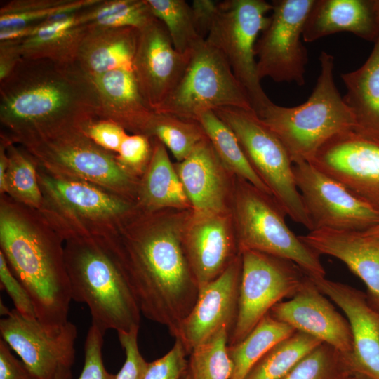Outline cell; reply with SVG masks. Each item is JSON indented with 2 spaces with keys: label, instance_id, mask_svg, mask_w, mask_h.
Wrapping results in <instances>:
<instances>
[{
  "label": "cell",
  "instance_id": "1",
  "mask_svg": "<svg viewBox=\"0 0 379 379\" xmlns=\"http://www.w3.org/2000/svg\"><path fill=\"white\" fill-rule=\"evenodd\" d=\"M156 212H138L111 237L141 314L175 338L199 286L190 267L183 231Z\"/></svg>",
  "mask_w": 379,
  "mask_h": 379
},
{
  "label": "cell",
  "instance_id": "2",
  "mask_svg": "<svg viewBox=\"0 0 379 379\" xmlns=\"http://www.w3.org/2000/svg\"><path fill=\"white\" fill-rule=\"evenodd\" d=\"M92 79L75 64L24 59L0 81V123L22 145L99 118Z\"/></svg>",
  "mask_w": 379,
  "mask_h": 379
},
{
  "label": "cell",
  "instance_id": "3",
  "mask_svg": "<svg viewBox=\"0 0 379 379\" xmlns=\"http://www.w3.org/2000/svg\"><path fill=\"white\" fill-rule=\"evenodd\" d=\"M0 248L51 332L68 321L72 300L64 241L36 209L0 194Z\"/></svg>",
  "mask_w": 379,
  "mask_h": 379
},
{
  "label": "cell",
  "instance_id": "4",
  "mask_svg": "<svg viewBox=\"0 0 379 379\" xmlns=\"http://www.w3.org/2000/svg\"><path fill=\"white\" fill-rule=\"evenodd\" d=\"M72 300L86 304L103 332L139 329L141 312L110 237L64 241Z\"/></svg>",
  "mask_w": 379,
  "mask_h": 379
},
{
  "label": "cell",
  "instance_id": "5",
  "mask_svg": "<svg viewBox=\"0 0 379 379\" xmlns=\"http://www.w3.org/2000/svg\"><path fill=\"white\" fill-rule=\"evenodd\" d=\"M319 60L320 72L305 102L288 107L272 102L258 114L282 142L293 164L310 162L331 138L357 130L354 114L334 82L333 56L322 51Z\"/></svg>",
  "mask_w": 379,
  "mask_h": 379
},
{
  "label": "cell",
  "instance_id": "6",
  "mask_svg": "<svg viewBox=\"0 0 379 379\" xmlns=\"http://www.w3.org/2000/svg\"><path fill=\"white\" fill-rule=\"evenodd\" d=\"M37 176L43 197L37 211L64 241L114 236L138 211L135 203L93 184L58 178L39 167Z\"/></svg>",
  "mask_w": 379,
  "mask_h": 379
},
{
  "label": "cell",
  "instance_id": "7",
  "mask_svg": "<svg viewBox=\"0 0 379 379\" xmlns=\"http://www.w3.org/2000/svg\"><path fill=\"white\" fill-rule=\"evenodd\" d=\"M81 126L69 127L20 146L37 167L51 175L86 182L135 203L138 178L120 166L115 154L86 135Z\"/></svg>",
  "mask_w": 379,
  "mask_h": 379
},
{
  "label": "cell",
  "instance_id": "8",
  "mask_svg": "<svg viewBox=\"0 0 379 379\" xmlns=\"http://www.w3.org/2000/svg\"><path fill=\"white\" fill-rule=\"evenodd\" d=\"M214 112L233 131L251 166L285 213L312 230L296 185L293 163L277 135L253 110L223 107Z\"/></svg>",
  "mask_w": 379,
  "mask_h": 379
},
{
  "label": "cell",
  "instance_id": "9",
  "mask_svg": "<svg viewBox=\"0 0 379 379\" xmlns=\"http://www.w3.org/2000/svg\"><path fill=\"white\" fill-rule=\"evenodd\" d=\"M239 252L251 250L290 260L309 276L324 277L319 255L286 225V215L274 198L242 180L235 200Z\"/></svg>",
  "mask_w": 379,
  "mask_h": 379
},
{
  "label": "cell",
  "instance_id": "10",
  "mask_svg": "<svg viewBox=\"0 0 379 379\" xmlns=\"http://www.w3.org/2000/svg\"><path fill=\"white\" fill-rule=\"evenodd\" d=\"M223 107L253 110L225 58L205 39L191 53L182 77L156 113L197 121L201 114Z\"/></svg>",
  "mask_w": 379,
  "mask_h": 379
},
{
  "label": "cell",
  "instance_id": "11",
  "mask_svg": "<svg viewBox=\"0 0 379 379\" xmlns=\"http://www.w3.org/2000/svg\"><path fill=\"white\" fill-rule=\"evenodd\" d=\"M272 10V3L265 0L220 1L206 38L225 58L257 114L272 102L260 84L255 53Z\"/></svg>",
  "mask_w": 379,
  "mask_h": 379
},
{
  "label": "cell",
  "instance_id": "12",
  "mask_svg": "<svg viewBox=\"0 0 379 379\" xmlns=\"http://www.w3.org/2000/svg\"><path fill=\"white\" fill-rule=\"evenodd\" d=\"M240 254L238 314L228 345L241 341L275 305L292 298L307 277L290 260L251 250Z\"/></svg>",
  "mask_w": 379,
  "mask_h": 379
},
{
  "label": "cell",
  "instance_id": "13",
  "mask_svg": "<svg viewBox=\"0 0 379 379\" xmlns=\"http://www.w3.org/2000/svg\"><path fill=\"white\" fill-rule=\"evenodd\" d=\"M315 0H276L255 47L257 72L275 82L305 83L308 53L301 38Z\"/></svg>",
  "mask_w": 379,
  "mask_h": 379
},
{
  "label": "cell",
  "instance_id": "14",
  "mask_svg": "<svg viewBox=\"0 0 379 379\" xmlns=\"http://www.w3.org/2000/svg\"><path fill=\"white\" fill-rule=\"evenodd\" d=\"M293 173L312 230L365 232L379 225V209L311 163L293 164Z\"/></svg>",
  "mask_w": 379,
  "mask_h": 379
},
{
  "label": "cell",
  "instance_id": "15",
  "mask_svg": "<svg viewBox=\"0 0 379 379\" xmlns=\"http://www.w3.org/2000/svg\"><path fill=\"white\" fill-rule=\"evenodd\" d=\"M1 338L38 379H55L60 367L74 361L77 326L68 321L58 332L46 328L37 318H27L15 309L0 320Z\"/></svg>",
  "mask_w": 379,
  "mask_h": 379
},
{
  "label": "cell",
  "instance_id": "16",
  "mask_svg": "<svg viewBox=\"0 0 379 379\" xmlns=\"http://www.w3.org/2000/svg\"><path fill=\"white\" fill-rule=\"evenodd\" d=\"M310 163L379 209V140L345 131L321 146Z\"/></svg>",
  "mask_w": 379,
  "mask_h": 379
},
{
  "label": "cell",
  "instance_id": "17",
  "mask_svg": "<svg viewBox=\"0 0 379 379\" xmlns=\"http://www.w3.org/2000/svg\"><path fill=\"white\" fill-rule=\"evenodd\" d=\"M190 56L175 48L158 19L138 30L132 73L141 95L155 112L180 80Z\"/></svg>",
  "mask_w": 379,
  "mask_h": 379
},
{
  "label": "cell",
  "instance_id": "18",
  "mask_svg": "<svg viewBox=\"0 0 379 379\" xmlns=\"http://www.w3.org/2000/svg\"><path fill=\"white\" fill-rule=\"evenodd\" d=\"M241 272L240 254L218 277L199 288L196 302L175 338L188 355L220 328H227L231 333L238 314Z\"/></svg>",
  "mask_w": 379,
  "mask_h": 379
},
{
  "label": "cell",
  "instance_id": "19",
  "mask_svg": "<svg viewBox=\"0 0 379 379\" xmlns=\"http://www.w3.org/2000/svg\"><path fill=\"white\" fill-rule=\"evenodd\" d=\"M269 314L295 331L310 335L350 357L352 335L349 322L307 277L291 299L275 305Z\"/></svg>",
  "mask_w": 379,
  "mask_h": 379
},
{
  "label": "cell",
  "instance_id": "20",
  "mask_svg": "<svg viewBox=\"0 0 379 379\" xmlns=\"http://www.w3.org/2000/svg\"><path fill=\"white\" fill-rule=\"evenodd\" d=\"M310 277L342 310L349 322L353 343L350 361L354 373L379 379V310L355 288L325 277Z\"/></svg>",
  "mask_w": 379,
  "mask_h": 379
},
{
  "label": "cell",
  "instance_id": "21",
  "mask_svg": "<svg viewBox=\"0 0 379 379\" xmlns=\"http://www.w3.org/2000/svg\"><path fill=\"white\" fill-rule=\"evenodd\" d=\"M182 245L199 288L218 277L240 255L222 214L195 215Z\"/></svg>",
  "mask_w": 379,
  "mask_h": 379
},
{
  "label": "cell",
  "instance_id": "22",
  "mask_svg": "<svg viewBox=\"0 0 379 379\" xmlns=\"http://www.w3.org/2000/svg\"><path fill=\"white\" fill-rule=\"evenodd\" d=\"M318 255L343 262L366 286L368 298L379 310V239L363 232L314 230L300 236Z\"/></svg>",
  "mask_w": 379,
  "mask_h": 379
},
{
  "label": "cell",
  "instance_id": "23",
  "mask_svg": "<svg viewBox=\"0 0 379 379\" xmlns=\"http://www.w3.org/2000/svg\"><path fill=\"white\" fill-rule=\"evenodd\" d=\"M91 79L99 100V118L149 137L156 112L141 95L131 71L117 69Z\"/></svg>",
  "mask_w": 379,
  "mask_h": 379
},
{
  "label": "cell",
  "instance_id": "24",
  "mask_svg": "<svg viewBox=\"0 0 379 379\" xmlns=\"http://www.w3.org/2000/svg\"><path fill=\"white\" fill-rule=\"evenodd\" d=\"M339 32L376 41L379 36L378 0H315L305 24L303 41L313 42Z\"/></svg>",
  "mask_w": 379,
  "mask_h": 379
},
{
  "label": "cell",
  "instance_id": "25",
  "mask_svg": "<svg viewBox=\"0 0 379 379\" xmlns=\"http://www.w3.org/2000/svg\"><path fill=\"white\" fill-rule=\"evenodd\" d=\"M223 166L207 138L178 164L176 171L195 215L223 214L226 196Z\"/></svg>",
  "mask_w": 379,
  "mask_h": 379
},
{
  "label": "cell",
  "instance_id": "26",
  "mask_svg": "<svg viewBox=\"0 0 379 379\" xmlns=\"http://www.w3.org/2000/svg\"><path fill=\"white\" fill-rule=\"evenodd\" d=\"M81 10L53 15L20 39L22 58L47 59L64 65L77 63L79 46L89 29Z\"/></svg>",
  "mask_w": 379,
  "mask_h": 379
},
{
  "label": "cell",
  "instance_id": "27",
  "mask_svg": "<svg viewBox=\"0 0 379 379\" xmlns=\"http://www.w3.org/2000/svg\"><path fill=\"white\" fill-rule=\"evenodd\" d=\"M138 36V29L133 27H89L77 64L90 78L117 69L132 72Z\"/></svg>",
  "mask_w": 379,
  "mask_h": 379
},
{
  "label": "cell",
  "instance_id": "28",
  "mask_svg": "<svg viewBox=\"0 0 379 379\" xmlns=\"http://www.w3.org/2000/svg\"><path fill=\"white\" fill-rule=\"evenodd\" d=\"M150 138L152 152L149 163L138 182L137 207L142 212L185 207L190 203L166 147L157 138Z\"/></svg>",
  "mask_w": 379,
  "mask_h": 379
},
{
  "label": "cell",
  "instance_id": "29",
  "mask_svg": "<svg viewBox=\"0 0 379 379\" xmlns=\"http://www.w3.org/2000/svg\"><path fill=\"white\" fill-rule=\"evenodd\" d=\"M341 79L346 88L343 98L354 114L356 131L379 140V36L366 61Z\"/></svg>",
  "mask_w": 379,
  "mask_h": 379
},
{
  "label": "cell",
  "instance_id": "30",
  "mask_svg": "<svg viewBox=\"0 0 379 379\" xmlns=\"http://www.w3.org/2000/svg\"><path fill=\"white\" fill-rule=\"evenodd\" d=\"M98 0H11L0 7V41L22 39L49 18L73 12Z\"/></svg>",
  "mask_w": 379,
  "mask_h": 379
},
{
  "label": "cell",
  "instance_id": "31",
  "mask_svg": "<svg viewBox=\"0 0 379 379\" xmlns=\"http://www.w3.org/2000/svg\"><path fill=\"white\" fill-rule=\"evenodd\" d=\"M295 331L293 328L268 313L241 341L228 345V353L233 364L230 379H244L274 345Z\"/></svg>",
  "mask_w": 379,
  "mask_h": 379
},
{
  "label": "cell",
  "instance_id": "32",
  "mask_svg": "<svg viewBox=\"0 0 379 379\" xmlns=\"http://www.w3.org/2000/svg\"><path fill=\"white\" fill-rule=\"evenodd\" d=\"M197 121L203 128L222 165L240 179L272 196L249 163L233 131L217 114L213 111H208L201 114Z\"/></svg>",
  "mask_w": 379,
  "mask_h": 379
},
{
  "label": "cell",
  "instance_id": "33",
  "mask_svg": "<svg viewBox=\"0 0 379 379\" xmlns=\"http://www.w3.org/2000/svg\"><path fill=\"white\" fill-rule=\"evenodd\" d=\"M321 342L295 331L274 345L244 379H284L298 363Z\"/></svg>",
  "mask_w": 379,
  "mask_h": 379
},
{
  "label": "cell",
  "instance_id": "34",
  "mask_svg": "<svg viewBox=\"0 0 379 379\" xmlns=\"http://www.w3.org/2000/svg\"><path fill=\"white\" fill-rule=\"evenodd\" d=\"M81 15L89 27H129L138 30L157 19L146 0H98L81 9Z\"/></svg>",
  "mask_w": 379,
  "mask_h": 379
},
{
  "label": "cell",
  "instance_id": "35",
  "mask_svg": "<svg viewBox=\"0 0 379 379\" xmlns=\"http://www.w3.org/2000/svg\"><path fill=\"white\" fill-rule=\"evenodd\" d=\"M8 140V165L4 194L27 206L39 210L43 197L38 180L36 164L21 146L18 147Z\"/></svg>",
  "mask_w": 379,
  "mask_h": 379
},
{
  "label": "cell",
  "instance_id": "36",
  "mask_svg": "<svg viewBox=\"0 0 379 379\" xmlns=\"http://www.w3.org/2000/svg\"><path fill=\"white\" fill-rule=\"evenodd\" d=\"M152 13L165 26L175 48L190 55L204 41L185 0H146Z\"/></svg>",
  "mask_w": 379,
  "mask_h": 379
},
{
  "label": "cell",
  "instance_id": "37",
  "mask_svg": "<svg viewBox=\"0 0 379 379\" xmlns=\"http://www.w3.org/2000/svg\"><path fill=\"white\" fill-rule=\"evenodd\" d=\"M230 331L222 328L194 347L188 359L190 379H230L233 364L228 353Z\"/></svg>",
  "mask_w": 379,
  "mask_h": 379
},
{
  "label": "cell",
  "instance_id": "38",
  "mask_svg": "<svg viewBox=\"0 0 379 379\" xmlns=\"http://www.w3.org/2000/svg\"><path fill=\"white\" fill-rule=\"evenodd\" d=\"M149 137L157 138L179 161L186 159L207 138L197 121L158 113L154 119Z\"/></svg>",
  "mask_w": 379,
  "mask_h": 379
},
{
  "label": "cell",
  "instance_id": "39",
  "mask_svg": "<svg viewBox=\"0 0 379 379\" xmlns=\"http://www.w3.org/2000/svg\"><path fill=\"white\" fill-rule=\"evenodd\" d=\"M354 374L349 356L321 343L284 379H350Z\"/></svg>",
  "mask_w": 379,
  "mask_h": 379
},
{
  "label": "cell",
  "instance_id": "40",
  "mask_svg": "<svg viewBox=\"0 0 379 379\" xmlns=\"http://www.w3.org/2000/svg\"><path fill=\"white\" fill-rule=\"evenodd\" d=\"M152 152L150 137L142 134L128 135L116 154V159L127 173L137 178L145 173Z\"/></svg>",
  "mask_w": 379,
  "mask_h": 379
},
{
  "label": "cell",
  "instance_id": "41",
  "mask_svg": "<svg viewBox=\"0 0 379 379\" xmlns=\"http://www.w3.org/2000/svg\"><path fill=\"white\" fill-rule=\"evenodd\" d=\"M105 333L91 323L85 340L84 367L78 379H116V375L107 371L102 360Z\"/></svg>",
  "mask_w": 379,
  "mask_h": 379
},
{
  "label": "cell",
  "instance_id": "42",
  "mask_svg": "<svg viewBox=\"0 0 379 379\" xmlns=\"http://www.w3.org/2000/svg\"><path fill=\"white\" fill-rule=\"evenodd\" d=\"M187 355L181 342L175 339L166 354L149 363L144 379H184L188 372Z\"/></svg>",
  "mask_w": 379,
  "mask_h": 379
},
{
  "label": "cell",
  "instance_id": "43",
  "mask_svg": "<svg viewBox=\"0 0 379 379\" xmlns=\"http://www.w3.org/2000/svg\"><path fill=\"white\" fill-rule=\"evenodd\" d=\"M83 132L93 142L102 149L117 154L128 135L120 125L109 120L95 118L84 123Z\"/></svg>",
  "mask_w": 379,
  "mask_h": 379
},
{
  "label": "cell",
  "instance_id": "44",
  "mask_svg": "<svg viewBox=\"0 0 379 379\" xmlns=\"http://www.w3.org/2000/svg\"><path fill=\"white\" fill-rule=\"evenodd\" d=\"M139 329L118 332V338L125 352L124 363L116 374V379H144L149 363L141 354L138 335Z\"/></svg>",
  "mask_w": 379,
  "mask_h": 379
},
{
  "label": "cell",
  "instance_id": "45",
  "mask_svg": "<svg viewBox=\"0 0 379 379\" xmlns=\"http://www.w3.org/2000/svg\"><path fill=\"white\" fill-rule=\"evenodd\" d=\"M0 282L18 312L27 318H36L32 300L20 281L10 269L4 254L0 251Z\"/></svg>",
  "mask_w": 379,
  "mask_h": 379
},
{
  "label": "cell",
  "instance_id": "46",
  "mask_svg": "<svg viewBox=\"0 0 379 379\" xmlns=\"http://www.w3.org/2000/svg\"><path fill=\"white\" fill-rule=\"evenodd\" d=\"M0 379H38L11 353L9 346L0 340Z\"/></svg>",
  "mask_w": 379,
  "mask_h": 379
},
{
  "label": "cell",
  "instance_id": "47",
  "mask_svg": "<svg viewBox=\"0 0 379 379\" xmlns=\"http://www.w3.org/2000/svg\"><path fill=\"white\" fill-rule=\"evenodd\" d=\"M219 2L194 0L191 6L193 20L199 34L206 39L218 9Z\"/></svg>",
  "mask_w": 379,
  "mask_h": 379
},
{
  "label": "cell",
  "instance_id": "48",
  "mask_svg": "<svg viewBox=\"0 0 379 379\" xmlns=\"http://www.w3.org/2000/svg\"><path fill=\"white\" fill-rule=\"evenodd\" d=\"M22 59L20 39L0 41V81L11 74Z\"/></svg>",
  "mask_w": 379,
  "mask_h": 379
},
{
  "label": "cell",
  "instance_id": "49",
  "mask_svg": "<svg viewBox=\"0 0 379 379\" xmlns=\"http://www.w3.org/2000/svg\"><path fill=\"white\" fill-rule=\"evenodd\" d=\"M55 379H72L71 368L60 367L56 373Z\"/></svg>",
  "mask_w": 379,
  "mask_h": 379
},
{
  "label": "cell",
  "instance_id": "50",
  "mask_svg": "<svg viewBox=\"0 0 379 379\" xmlns=\"http://www.w3.org/2000/svg\"><path fill=\"white\" fill-rule=\"evenodd\" d=\"M363 232L367 235L379 239V225Z\"/></svg>",
  "mask_w": 379,
  "mask_h": 379
},
{
  "label": "cell",
  "instance_id": "51",
  "mask_svg": "<svg viewBox=\"0 0 379 379\" xmlns=\"http://www.w3.org/2000/svg\"><path fill=\"white\" fill-rule=\"evenodd\" d=\"M350 379H368L366 377L359 375V374H354Z\"/></svg>",
  "mask_w": 379,
  "mask_h": 379
},
{
  "label": "cell",
  "instance_id": "52",
  "mask_svg": "<svg viewBox=\"0 0 379 379\" xmlns=\"http://www.w3.org/2000/svg\"><path fill=\"white\" fill-rule=\"evenodd\" d=\"M184 379H190V375H189L188 372H187V374L186 375V376L185 377Z\"/></svg>",
  "mask_w": 379,
  "mask_h": 379
},
{
  "label": "cell",
  "instance_id": "53",
  "mask_svg": "<svg viewBox=\"0 0 379 379\" xmlns=\"http://www.w3.org/2000/svg\"><path fill=\"white\" fill-rule=\"evenodd\" d=\"M378 3H379V0H378Z\"/></svg>",
  "mask_w": 379,
  "mask_h": 379
}]
</instances>
